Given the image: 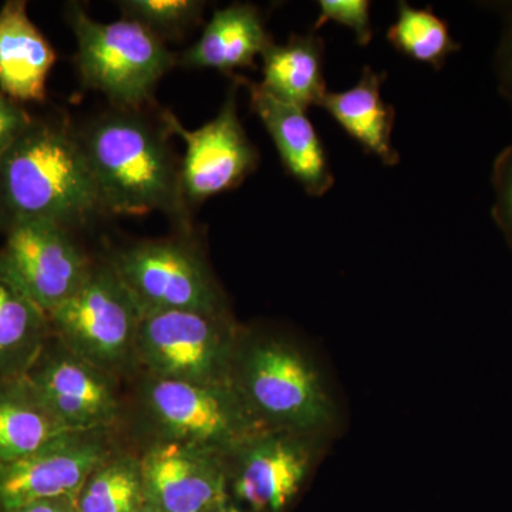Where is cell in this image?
Returning a JSON list of instances; mask_svg holds the SVG:
<instances>
[{
  "label": "cell",
  "mask_w": 512,
  "mask_h": 512,
  "mask_svg": "<svg viewBox=\"0 0 512 512\" xmlns=\"http://www.w3.org/2000/svg\"><path fill=\"white\" fill-rule=\"evenodd\" d=\"M101 214L76 131L30 120L0 156V228L28 221L79 227Z\"/></svg>",
  "instance_id": "obj_1"
},
{
  "label": "cell",
  "mask_w": 512,
  "mask_h": 512,
  "mask_svg": "<svg viewBox=\"0 0 512 512\" xmlns=\"http://www.w3.org/2000/svg\"><path fill=\"white\" fill-rule=\"evenodd\" d=\"M101 212H163L184 222L188 204L180 167L164 134L140 111L114 110L77 133Z\"/></svg>",
  "instance_id": "obj_2"
},
{
  "label": "cell",
  "mask_w": 512,
  "mask_h": 512,
  "mask_svg": "<svg viewBox=\"0 0 512 512\" xmlns=\"http://www.w3.org/2000/svg\"><path fill=\"white\" fill-rule=\"evenodd\" d=\"M231 386L265 429L320 436L333 403L316 367L285 338L241 330Z\"/></svg>",
  "instance_id": "obj_3"
},
{
  "label": "cell",
  "mask_w": 512,
  "mask_h": 512,
  "mask_svg": "<svg viewBox=\"0 0 512 512\" xmlns=\"http://www.w3.org/2000/svg\"><path fill=\"white\" fill-rule=\"evenodd\" d=\"M67 16L84 86L103 93L116 110L140 111L150 103L161 77L177 64L163 40L134 20L97 22L80 5Z\"/></svg>",
  "instance_id": "obj_4"
},
{
  "label": "cell",
  "mask_w": 512,
  "mask_h": 512,
  "mask_svg": "<svg viewBox=\"0 0 512 512\" xmlns=\"http://www.w3.org/2000/svg\"><path fill=\"white\" fill-rule=\"evenodd\" d=\"M137 417L146 441H178L228 456L258 430L231 384H194L140 375Z\"/></svg>",
  "instance_id": "obj_5"
},
{
  "label": "cell",
  "mask_w": 512,
  "mask_h": 512,
  "mask_svg": "<svg viewBox=\"0 0 512 512\" xmlns=\"http://www.w3.org/2000/svg\"><path fill=\"white\" fill-rule=\"evenodd\" d=\"M141 318L143 309L107 258L93 261L79 291L49 313L55 338L119 379L137 375Z\"/></svg>",
  "instance_id": "obj_6"
},
{
  "label": "cell",
  "mask_w": 512,
  "mask_h": 512,
  "mask_svg": "<svg viewBox=\"0 0 512 512\" xmlns=\"http://www.w3.org/2000/svg\"><path fill=\"white\" fill-rule=\"evenodd\" d=\"M241 329L231 313L143 312L138 375L194 384H231Z\"/></svg>",
  "instance_id": "obj_7"
},
{
  "label": "cell",
  "mask_w": 512,
  "mask_h": 512,
  "mask_svg": "<svg viewBox=\"0 0 512 512\" xmlns=\"http://www.w3.org/2000/svg\"><path fill=\"white\" fill-rule=\"evenodd\" d=\"M143 312L229 313L227 298L197 245L153 239L107 258Z\"/></svg>",
  "instance_id": "obj_8"
},
{
  "label": "cell",
  "mask_w": 512,
  "mask_h": 512,
  "mask_svg": "<svg viewBox=\"0 0 512 512\" xmlns=\"http://www.w3.org/2000/svg\"><path fill=\"white\" fill-rule=\"evenodd\" d=\"M319 436L262 429L227 456L231 504L249 512H284L311 474Z\"/></svg>",
  "instance_id": "obj_9"
},
{
  "label": "cell",
  "mask_w": 512,
  "mask_h": 512,
  "mask_svg": "<svg viewBox=\"0 0 512 512\" xmlns=\"http://www.w3.org/2000/svg\"><path fill=\"white\" fill-rule=\"evenodd\" d=\"M113 431H69L33 453L0 463V512L50 498L77 500L87 477L120 447Z\"/></svg>",
  "instance_id": "obj_10"
},
{
  "label": "cell",
  "mask_w": 512,
  "mask_h": 512,
  "mask_svg": "<svg viewBox=\"0 0 512 512\" xmlns=\"http://www.w3.org/2000/svg\"><path fill=\"white\" fill-rule=\"evenodd\" d=\"M6 234L0 269L47 315L72 298L92 271V259L63 225L28 221Z\"/></svg>",
  "instance_id": "obj_11"
},
{
  "label": "cell",
  "mask_w": 512,
  "mask_h": 512,
  "mask_svg": "<svg viewBox=\"0 0 512 512\" xmlns=\"http://www.w3.org/2000/svg\"><path fill=\"white\" fill-rule=\"evenodd\" d=\"M26 376L69 431L116 430L123 420L119 377L76 355L53 333Z\"/></svg>",
  "instance_id": "obj_12"
},
{
  "label": "cell",
  "mask_w": 512,
  "mask_h": 512,
  "mask_svg": "<svg viewBox=\"0 0 512 512\" xmlns=\"http://www.w3.org/2000/svg\"><path fill=\"white\" fill-rule=\"evenodd\" d=\"M238 87L235 77L220 113L197 130L185 128L171 111H164L161 117L165 131L177 134L185 143L180 175L187 204L234 190L258 167V151L239 120Z\"/></svg>",
  "instance_id": "obj_13"
},
{
  "label": "cell",
  "mask_w": 512,
  "mask_h": 512,
  "mask_svg": "<svg viewBox=\"0 0 512 512\" xmlns=\"http://www.w3.org/2000/svg\"><path fill=\"white\" fill-rule=\"evenodd\" d=\"M147 504L161 512H212L231 504L227 456L178 441L140 451Z\"/></svg>",
  "instance_id": "obj_14"
},
{
  "label": "cell",
  "mask_w": 512,
  "mask_h": 512,
  "mask_svg": "<svg viewBox=\"0 0 512 512\" xmlns=\"http://www.w3.org/2000/svg\"><path fill=\"white\" fill-rule=\"evenodd\" d=\"M247 86L252 110L274 141L282 164L311 197H323L335 185L325 147L305 110L276 100L259 83L238 77Z\"/></svg>",
  "instance_id": "obj_15"
},
{
  "label": "cell",
  "mask_w": 512,
  "mask_h": 512,
  "mask_svg": "<svg viewBox=\"0 0 512 512\" xmlns=\"http://www.w3.org/2000/svg\"><path fill=\"white\" fill-rule=\"evenodd\" d=\"M49 40L30 20L23 0L0 9V92L16 103H40L56 63Z\"/></svg>",
  "instance_id": "obj_16"
},
{
  "label": "cell",
  "mask_w": 512,
  "mask_h": 512,
  "mask_svg": "<svg viewBox=\"0 0 512 512\" xmlns=\"http://www.w3.org/2000/svg\"><path fill=\"white\" fill-rule=\"evenodd\" d=\"M271 43L261 10L251 3H232L212 15L197 43L181 56L180 64L231 74L255 67L256 57Z\"/></svg>",
  "instance_id": "obj_17"
},
{
  "label": "cell",
  "mask_w": 512,
  "mask_h": 512,
  "mask_svg": "<svg viewBox=\"0 0 512 512\" xmlns=\"http://www.w3.org/2000/svg\"><path fill=\"white\" fill-rule=\"evenodd\" d=\"M384 80L386 73L365 66L355 86L345 92H328L320 107L328 111L366 154L379 158L387 167H394L400 163L399 151L392 141L396 110L383 100Z\"/></svg>",
  "instance_id": "obj_18"
},
{
  "label": "cell",
  "mask_w": 512,
  "mask_h": 512,
  "mask_svg": "<svg viewBox=\"0 0 512 512\" xmlns=\"http://www.w3.org/2000/svg\"><path fill=\"white\" fill-rule=\"evenodd\" d=\"M264 80L259 86L276 100L308 111L328 94L325 42L316 32L292 35L285 45L272 42L262 53Z\"/></svg>",
  "instance_id": "obj_19"
},
{
  "label": "cell",
  "mask_w": 512,
  "mask_h": 512,
  "mask_svg": "<svg viewBox=\"0 0 512 512\" xmlns=\"http://www.w3.org/2000/svg\"><path fill=\"white\" fill-rule=\"evenodd\" d=\"M69 430L43 402L28 376L0 380V463L33 453Z\"/></svg>",
  "instance_id": "obj_20"
},
{
  "label": "cell",
  "mask_w": 512,
  "mask_h": 512,
  "mask_svg": "<svg viewBox=\"0 0 512 512\" xmlns=\"http://www.w3.org/2000/svg\"><path fill=\"white\" fill-rule=\"evenodd\" d=\"M50 338L49 315L0 269V380L26 375Z\"/></svg>",
  "instance_id": "obj_21"
},
{
  "label": "cell",
  "mask_w": 512,
  "mask_h": 512,
  "mask_svg": "<svg viewBox=\"0 0 512 512\" xmlns=\"http://www.w3.org/2000/svg\"><path fill=\"white\" fill-rule=\"evenodd\" d=\"M80 512H140L147 505L138 453L119 447L87 477L77 495Z\"/></svg>",
  "instance_id": "obj_22"
},
{
  "label": "cell",
  "mask_w": 512,
  "mask_h": 512,
  "mask_svg": "<svg viewBox=\"0 0 512 512\" xmlns=\"http://www.w3.org/2000/svg\"><path fill=\"white\" fill-rule=\"evenodd\" d=\"M386 37L397 52L434 70L443 69L448 56L461 49L446 20L437 16L431 6L420 9L407 2L397 3V19L387 29Z\"/></svg>",
  "instance_id": "obj_23"
},
{
  "label": "cell",
  "mask_w": 512,
  "mask_h": 512,
  "mask_svg": "<svg viewBox=\"0 0 512 512\" xmlns=\"http://www.w3.org/2000/svg\"><path fill=\"white\" fill-rule=\"evenodd\" d=\"M119 5L123 18L140 23L163 42L183 36L205 9L198 0H124Z\"/></svg>",
  "instance_id": "obj_24"
},
{
  "label": "cell",
  "mask_w": 512,
  "mask_h": 512,
  "mask_svg": "<svg viewBox=\"0 0 512 512\" xmlns=\"http://www.w3.org/2000/svg\"><path fill=\"white\" fill-rule=\"evenodd\" d=\"M318 5L320 12L312 32H318L326 23L335 22L352 30L357 45L367 46L372 42V3L369 0H320Z\"/></svg>",
  "instance_id": "obj_25"
},
{
  "label": "cell",
  "mask_w": 512,
  "mask_h": 512,
  "mask_svg": "<svg viewBox=\"0 0 512 512\" xmlns=\"http://www.w3.org/2000/svg\"><path fill=\"white\" fill-rule=\"evenodd\" d=\"M491 183L495 195L491 215L512 249V143L495 158Z\"/></svg>",
  "instance_id": "obj_26"
},
{
  "label": "cell",
  "mask_w": 512,
  "mask_h": 512,
  "mask_svg": "<svg viewBox=\"0 0 512 512\" xmlns=\"http://www.w3.org/2000/svg\"><path fill=\"white\" fill-rule=\"evenodd\" d=\"M32 120L19 103L0 92V156Z\"/></svg>",
  "instance_id": "obj_27"
},
{
  "label": "cell",
  "mask_w": 512,
  "mask_h": 512,
  "mask_svg": "<svg viewBox=\"0 0 512 512\" xmlns=\"http://www.w3.org/2000/svg\"><path fill=\"white\" fill-rule=\"evenodd\" d=\"M495 70L500 92L512 104V12L508 15V25L495 55Z\"/></svg>",
  "instance_id": "obj_28"
},
{
  "label": "cell",
  "mask_w": 512,
  "mask_h": 512,
  "mask_svg": "<svg viewBox=\"0 0 512 512\" xmlns=\"http://www.w3.org/2000/svg\"><path fill=\"white\" fill-rule=\"evenodd\" d=\"M10 512H80L76 498L59 497L36 501Z\"/></svg>",
  "instance_id": "obj_29"
},
{
  "label": "cell",
  "mask_w": 512,
  "mask_h": 512,
  "mask_svg": "<svg viewBox=\"0 0 512 512\" xmlns=\"http://www.w3.org/2000/svg\"><path fill=\"white\" fill-rule=\"evenodd\" d=\"M212 512H238L237 508L234 507V505L229 504L225 505V507L220 508V510H215Z\"/></svg>",
  "instance_id": "obj_30"
},
{
  "label": "cell",
  "mask_w": 512,
  "mask_h": 512,
  "mask_svg": "<svg viewBox=\"0 0 512 512\" xmlns=\"http://www.w3.org/2000/svg\"><path fill=\"white\" fill-rule=\"evenodd\" d=\"M140 512H161L158 511L157 508H154L153 505L147 504L146 507L143 508Z\"/></svg>",
  "instance_id": "obj_31"
}]
</instances>
